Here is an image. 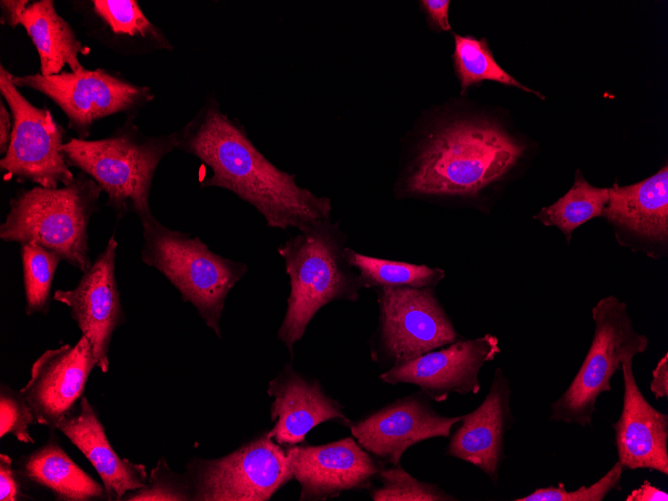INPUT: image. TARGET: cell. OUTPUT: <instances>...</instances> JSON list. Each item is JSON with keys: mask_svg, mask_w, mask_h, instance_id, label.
<instances>
[{"mask_svg": "<svg viewBox=\"0 0 668 501\" xmlns=\"http://www.w3.org/2000/svg\"><path fill=\"white\" fill-rule=\"evenodd\" d=\"M177 148L194 155L212 171L202 187H220L252 205L267 226L304 231L330 220L331 202L300 187L295 175L269 161L239 121L208 98L196 116L176 132Z\"/></svg>", "mask_w": 668, "mask_h": 501, "instance_id": "6da1fadb", "label": "cell"}, {"mask_svg": "<svg viewBox=\"0 0 668 501\" xmlns=\"http://www.w3.org/2000/svg\"><path fill=\"white\" fill-rule=\"evenodd\" d=\"M524 146L487 120L437 126L420 146L404 180L407 195L474 196L503 177Z\"/></svg>", "mask_w": 668, "mask_h": 501, "instance_id": "7a4b0ae2", "label": "cell"}, {"mask_svg": "<svg viewBox=\"0 0 668 501\" xmlns=\"http://www.w3.org/2000/svg\"><path fill=\"white\" fill-rule=\"evenodd\" d=\"M346 237L330 220L322 221L279 246L290 279L287 310L278 338L293 354L315 314L336 300L355 302L363 288L359 275L347 261Z\"/></svg>", "mask_w": 668, "mask_h": 501, "instance_id": "3957f363", "label": "cell"}, {"mask_svg": "<svg viewBox=\"0 0 668 501\" xmlns=\"http://www.w3.org/2000/svg\"><path fill=\"white\" fill-rule=\"evenodd\" d=\"M177 145L176 132L147 136L127 123L104 139L71 138L61 152L68 166L80 169L102 188L118 217L134 212L142 222L153 216L149 196L155 170Z\"/></svg>", "mask_w": 668, "mask_h": 501, "instance_id": "277c9868", "label": "cell"}, {"mask_svg": "<svg viewBox=\"0 0 668 501\" xmlns=\"http://www.w3.org/2000/svg\"><path fill=\"white\" fill-rule=\"evenodd\" d=\"M101 192L102 188L83 172L67 186H36L21 191L10 200L9 212L0 225V238L20 245L37 243L85 272L92 264L88 224Z\"/></svg>", "mask_w": 668, "mask_h": 501, "instance_id": "5b68a950", "label": "cell"}, {"mask_svg": "<svg viewBox=\"0 0 668 501\" xmlns=\"http://www.w3.org/2000/svg\"><path fill=\"white\" fill-rule=\"evenodd\" d=\"M141 224L142 261L162 273L221 339L226 297L246 274L247 265L216 254L199 237L169 229L154 216Z\"/></svg>", "mask_w": 668, "mask_h": 501, "instance_id": "8992f818", "label": "cell"}, {"mask_svg": "<svg viewBox=\"0 0 668 501\" xmlns=\"http://www.w3.org/2000/svg\"><path fill=\"white\" fill-rule=\"evenodd\" d=\"M594 335L578 372L550 408V421L591 426L596 402L611 391L623 363L646 351L648 338L637 332L627 305L616 296L600 299L591 310Z\"/></svg>", "mask_w": 668, "mask_h": 501, "instance_id": "52a82bcc", "label": "cell"}, {"mask_svg": "<svg viewBox=\"0 0 668 501\" xmlns=\"http://www.w3.org/2000/svg\"><path fill=\"white\" fill-rule=\"evenodd\" d=\"M379 319L371 354L391 367L444 347L459 335L433 288H378Z\"/></svg>", "mask_w": 668, "mask_h": 501, "instance_id": "ba28073f", "label": "cell"}, {"mask_svg": "<svg viewBox=\"0 0 668 501\" xmlns=\"http://www.w3.org/2000/svg\"><path fill=\"white\" fill-rule=\"evenodd\" d=\"M0 92L13 120L10 144L0 160L4 180L52 189L71 184L75 177L61 152L62 127L47 109L34 106L18 91L13 74L2 65Z\"/></svg>", "mask_w": 668, "mask_h": 501, "instance_id": "9c48e42d", "label": "cell"}, {"mask_svg": "<svg viewBox=\"0 0 668 501\" xmlns=\"http://www.w3.org/2000/svg\"><path fill=\"white\" fill-rule=\"evenodd\" d=\"M194 500L265 501L293 478L287 449L268 435L214 460L188 466Z\"/></svg>", "mask_w": 668, "mask_h": 501, "instance_id": "30bf717a", "label": "cell"}, {"mask_svg": "<svg viewBox=\"0 0 668 501\" xmlns=\"http://www.w3.org/2000/svg\"><path fill=\"white\" fill-rule=\"evenodd\" d=\"M17 87H27L52 99L66 114L69 127L80 139L89 135L92 123L100 118L142 107L153 99L151 90L107 73L84 67L71 72L44 76H14Z\"/></svg>", "mask_w": 668, "mask_h": 501, "instance_id": "8fae6325", "label": "cell"}, {"mask_svg": "<svg viewBox=\"0 0 668 501\" xmlns=\"http://www.w3.org/2000/svg\"><path fill=\"white\" fill-rule=\"evenodd\" d=\"M500 352L498 339L492 334L459 339L438 350L396 364L379 378L391 385L413 384L429 399L443 402L452 393L477 394L481 389L479 373L482 366Z\"/></svg>", "mask_w": 668, "mask_h": 501, "instance_id": "7c38bea8", "label": "cell"}, {"mask_svg": "<svg viewBox=\"0 0 668 501\" xmlns=\"http://www.w3.org/2000/svg\"><path fill=\"white\" fill-rule=\"evenodd\" d=\"M422 392L398 398L368 414L350 430L357 442L380 462L397 465L411 446L431 438L449 437L461 416L438 413Z\"/></svg>", "mask_w": 668, "mask_h": 501, "instance_id": "4fadbf2b", "label": "cell"}, {"mask_svg": "<svg viewBox=\"0 0 668 501\" xmlns=\"http://www.w3.org/2000/svg\"><path fill=\"white\" fill-rule=\"evenodd\" d=\"M118 242L114 236L78 284L70 290H56L54 300L70 309L71 317L93 348L97 367L109 369L108 353L115 329L124 322L120 293L115 278Z\"/></svg>", "mask_w": 668, "mask_h": 501, "instance_id": "5bb4252c", "label": "cell"}, {"mask_svg": "<svg viewBox=\"0 0 668 501\" xmlns=\"http://www.w3.org/2000/svg\"><path fill=\"white\" fill-rule=\"evenodd\" d=\"M300 500L319 501L352 489H366L384 467L353 438L323 445H293L287 449Z\"/></svg>", "mask_w": 668, "mask_h": 501, "instance_id": "9a60e30c", "label": "cell"}, {"mask_svg": "<svg viewBox=\"0 0 668 501\" xmlns=\"http://www.w3.org/2000/svg\"><path fill=\"white\" fill-rule=\"evenodd\" d=\"M95 366L92 344L84 335L74 345L64 344L42 353L32 365L29 381L20 390L36 421L56 428L82 397Z\"/></svg>", "mask_w": 668, "mask_h": 501, "instance_id": "2e32d148", "label": "cell"}, {"mask_svg": "<svg viewBox=\"0 0 668 501\" xmlns=\"http://www.w3.org/2000/svg\"><path fill=\"white\" fill-rule=\"evenodd\" d=\"M509 379L497 368L488 394L473 411L461 416L445 454L474 465L497 483L505 459V435L515 418Z\"/></svg>", "mask_w": 668, "mask_h": 501, "instance_id": "e0dca14e", "label": "cell"}, {"mask_svg": "<svg viewBox=\"0 0 668 501\" xmlns=\"http://www.w3.org/2000/svg\"><path fill=\"white\" fill-rule=\"evenodd\" d=\"M623 403L612 427L618 460L630 470L650 469L668 475V415L654 408L641 392L632 360L621 367Z\"/></svg>", "mask_w": 668, "mask_h": 501, "instance_id": "ac0fdd59", "label": "cell"}, {"mask_svg": "<svg viewBox=\"0 0 668 501\" xmlns=\"http://www.w3.org/2000/svg\"><path fill=\"white\" fill-rule=\"evenodd\" d=\"M275 398L271 406L273 429L267 433L280 445H297L320 423L333 421L350 427L342 405L326 394L317 380L296 372L290 365L269 383Z\"/></svg>", "mask_w": 668, "mask_h": 501, "instance_id": "d6986e66", "label": "cell"}, {"mask_svg": "<svg viewBox=\"0 0 668 501\" xmlns=\"http://www.w3.org/2000/svg\"><path fill=\"white\" fill-rule=\"evenodd\" d=\"M78 412L70 413L56 426L90 461L106 489L108 500H122L128 492L146 485L142 464L123 459L113 449L103 424L86 397Z\"/></svg>", "mask_w": 668, "mask_h": 501, "instance_id": "ffe728a7", "label": "cell"}, {"mask_svg": "<svg viewBox=\"0 0 668 501\" xmlns=\"http://www.w3.org/2000/svg\"><path fill=\"white\" fill-rule=\"evenodd\" d=\"M611 224L649 244L668 240V167L632 185L609 188L603 210Z\"/></svg>", "mask_w": 668, "mask_h": 501, "instance_id": "44dd1931", "label": "cell"}, {"mask_svg": "<svg viewBox=\"0 0 668 501\" xmlns=\"http://www.w3.org/2000/svg\"><path fill=\"white\" fill-rule=\"evenodd\" d=\"M20 471L57 500H108L104 485L81 469L54 440L24 457Z\"/></svg>", "mask_w": 668, "mask_h": 501, "instance_id": "7402d4cb", "label": "cell"}, {"mask_svg": "<svg viewBox=\"0 0 668 501\" xmlns=\"http://www.w3.org/2000/svg\"><path fill=\"white\" fill-rule=\"evenodd\" d=\"M20 24L36 47L42 75L59 74L66 65L71 71L83 68L79 55L87 54L89 48L76 38L71 26L58 15L53 1L40 0L29 4Z\"/></svg>", "mask_w": 668, "mask_h": 501, "instance_id": "603a6c76", "label": "cell"}, {"mask_svg": "<svg viewBox=\"0 0 668 501\" xmlns=\"http://www.w3.org/2000/svg\"><path fill=\"white\" fill-rule=\"evenodd\" d=\"M92 12L118 42L134 43L136 50L172 49L164 34L145 16L137 1L94 0Z\"/></svg>", "mask_w": 668, "mask_h": 501, "instance_id": "cb8c5ba5", "label": "cell"}, {"mask_svg": "<svg viewBox=\"0 0 668 501\" xmlns=\"http://www.w3.org/2000/svg\"><path fill=\"white\" fill-rule=\"evenodd\" d=\"M344 254L358 273L362 286L367 288H434L445 277L440 268L372 257L349 247L345 248Z\"/></svg>", "mask_w": 668, "mask_h": 501, "instance_id": "d4e9b609", "label": "cell"}, {"mask_svg": "<svg viewBox=\"0 0 668 501\" xmlns=\"http://www.w3.org/2000/svg\"><path fill=\"white\" fill-rule=\"evenodd\" d=\"M608 197L609 188L589 184L581 171L577 170L570 190L550 206L542 208L534 219L560 229L569 243L577 227L594 217L602 216Z\"/></svg>", "mask_w": 668, "mask_h": 501, "instance_id": "484cf974", "label": "cell"}, {"mask_svg": "<svg viewBox=\"0 0 668 501\" xmlns=\"http://www.w3.org/2000/svg\"><path fill=\"white\" fill-rule=\"evenodd\" d=\"M453 65L461 86V94L482 81L490 80L507 86L518 87L526 92L544 96L521 84L507 73L495 60L485 39H477L471 35L454 33Z\"/></svg>", "mask_w": 668, "mask_h": 501, "instance_id": "4316f807", "label": "cell"}, {"mask_svg": "<svg viewBox=\"0 0 668 501\" xmlns=\"http://www.w3.org/2000/svg\"><path fill=\"white\" fill-rule=\"evenodd\" d=\"M26 314L47 313L55 271L61 257L37 243H25L20 248Z\"/></svg>", "mask_w": 668, "mask_h": 501, "instance_id": "83f0119b", "label": "cell"}, {"mask_svg": "<svg viewBox=\"0 0 668 501\" xmlns=\"http://www.w3.org/2000/svg\"><path fill=\"white\" fill-rule=\"evenodd\" d=\"M381 486L374 488V501H454L458 500L435 483L420 481L400 464L383 467L376 477Z\"/></svg>", "mask_w": 668, "mask_h": 501, "instance_id": "f1b7e54d", "label": "cell"}, {"mask_svg": "<svg viewBox=\"0 0 668 501\" xmlns=\"http://www.w3.org/2000/svg\"><path fill=\"white\" fill-rule=\"evenodd\" d=\"M624 467L619 461L590 486H581L576 490H567L564 483L557 486L537 488L530 494L515 498L514 501H602L615 490H621Z\"/></svg>", "mask_w": 668, "mask_h": 501, "instance_id": "f546056e", "label": "cell"}, {"mask_svg": "<svg viewBox=\"0 0 668 501\" xmlns=\"http://www.w3.org/2000/svg\"><path fill=\"white\" fill-rule=\"evenodd\" d=\"M122 500H194V489L188 476L173 473L162 458L151 471L148 483L125 495Z\"/></svg>", "mask_w": 668, "mask_h": 501, "instance_id": "4dcf8cb0", "label": "cell"}, {"mask_svg": "<svg viewBox=\"0 0 668 501\" xmlns=\"http://www.w3.org/2000/svg\"><path fill=\"white\" fill-rule=\"evenodd\" d=\"M35 416L20 391L7 386L0 392V437L15 436L20 442L34 443L28 427L35 422Z\"/></svg>", "mask_w": 668, "mask_h": 501, "instance_id": "1f68e13d", "label": "cell"}, {"mask_svg": "<svg viewBox=\"0 0 668 501\" xmlns=\"http://www.w3.org/2000/svg\"><path fill=\"white\" fill-rule=\"evenodd\" d=\"M23 498L21 485L17 471L13 468L12 459L6 455H0V500L16 501Z\"/></svg>", "mask_w": 668, "mask_h": 501, "instance_id": "d6a6232c", "label": "cell"}, {"mask_svg": "<svg viewBox=\"0 0 668 501\" xmlns=\"http://www.w3.org/2000/svg\"><path fill=\"white\" fill-rule=\"evenodd\" d=\"M420 5L426 13L430 24L441 31L451 29L449 23V0H423Z\"/></svg>", "mask_w": 668, "mask_h": 501, "instance_id": "836d02e7", "label": "cell"}, {"mask_svg": "<svg viewBox=\"0 0 668 501\" xmlns=\"http://www.w3.org/2000/svg\"><path fill=\"white\" fill-rule=\"evenodd\" d=\"M650 391L656 399L668 397V354L665 353L652 370Z\"/></svg>", "mask_w": 668, "mask_h": 501, "instance_id": "e575fe53", "label": "cell"}, {"mask_svg": "<svg viewBox=\"0 0 668 501\" xmlns=\"http://www.w3.org/2000/svg\"><path fill=\"white\" fill-rule=\"evenodd\" d=\"M29 4L27 0H1V22L15 28L20 24L22 14Z\"/></svg>", "mask_w": 668, "mask_h": 501, "instance_id": "d590c367", "label": "cell"}, {"mask_svg": "<svg viewBox=\"0 0 668 501\" xmlns=\"http://www.w3.org/2000/svg\"><path fill=\"white\" fill-rule=\"evenodd\" d=\"M626 501H668V493L656 487L650 481L644 480L642 484L633 489L625 498Z\"/></svg>", "mask_w": 668, "mask_h": 501, "instance_id": "8d00e7d4", "label": "cell"}, {"mask_svg": "<svg viewBox=\"0 0 668 501\" xmlns=\"http://www.w3.org/2000/svg\"><path fill=\"white\" fill-rule=\"evenodd\" d=\"M12 134L10 114L3 102L0 103V153L4 155L9 147Z\"/></svg>", "mask_w": 668, "mask_h": 501, "instance_id": "74e56055", "label": "cell"}]
</instances>
